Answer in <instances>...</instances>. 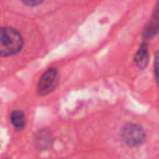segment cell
I'll use <instances>...</instances> for the list:
<instances>
[{"instance_id":"cell-1","label":"cell","mask_w":159,"mask_h":159,"mask_svg":"<svg viewBox=\"0 0 159 159\" xmlns=\"http://www.w3.org/2000/svg\"><path fill=\"white\" fill-rule=\"evenodd\" d=\"M23 46L21 34L11 27L0 28V56H11L20 51Z\"/></svg>"},{"instance_id":"cell-2","label":"cell","mask_w":159,"mask_h":159,"mask_svg":"<svg viewBox=\"0 0 159 159\" xmlns=\"http://www.w3.org/2000/svg\"><path fill=\"white\" fill-rule=\"evenodd\" d=\"M122 141L129 146H139L145 141V132L143 129L136 124H127L121 130Z\"/></svg>"},{"instance_id":"cell-3","label":"cell","mask_w":159,"mask_h":159,"mask_svg":"<svg viewBox=\"0 0 159 159\" xmlns=\"http://www.w3.org/2000/svg\"><path fill=\"white\" fill-rule=\"evenodd\" d=\"M59 81L58 71L55 68H50L45 72L37 85V92L39 95H47L54 90Z\"/></svg>"},{"instance_id":"cell-4","label":"cell","mask_w":159,"mask_h":159,"mask_svg":"<svg viewBox=\"0 0 159 159\" xmlns=\"http://www.w3.org/2000/svg\"><path fill=\"white\" fill-rule=\"evenodd\" d=\"M135 61L140 68H144L147 66L149 61V52L146 44H143L135 56Z\"/></svg>"},{"instance_id":"cell-5","label":"cell","mask_w":159,"mask_h":159,"mask_svg":"<svg viewBox=\"0 0 159 159\" xmlns=\"http://www.w3.org/2000/svg\"><path fill=\"white\" fill-rule=\"evenodd\" d=\"M10 121H11V124L13 125V127L18 130L23 129L25 127V124H26L25 116L20 110H15L11 113Z\"/></svg>"},{"instance_id":"cell-6","label":"cell","mask_w":159,"mask_h":159,"mask_svg":"<svg viewBox=\"0 0 159 159\" xmlns=\"http://www.w3.org/2000/svg\"><path fill=\"white\" fill-rule=\"evenodd\" d=\"M155 69H156V76H157V81L159 85V51L156 54V59H155Z\"/></svg>"},{"instance_id":"cell-7","label":"cell","mask_w":159,"mask_h":159,"mask_svg":"<svg viewBox=\"0 0 159 159\" xmlns=\"http://www.w3.org/2000/svg\"><path fill=\"white\" fill-rule=\"evenodd\" d=\"M26 6H31V7H34V6H37L39 4H41L44 0H21Z\"/></svg>"},{"instance_id":"cell-8","label":"cell","mask_w":159,"mask_h":159,"mask_svg":"<svg viewBox=\"0 0 159 159\" xmlns=\"http://www.w3.org/2000/svg\"><path fill=\"white\" fill-rule=\"evenodd\" d=\"M154 16H155L156 19H159V4L158 6H157V9H156V11H155Z\"/></svg>"}]
</instances>
